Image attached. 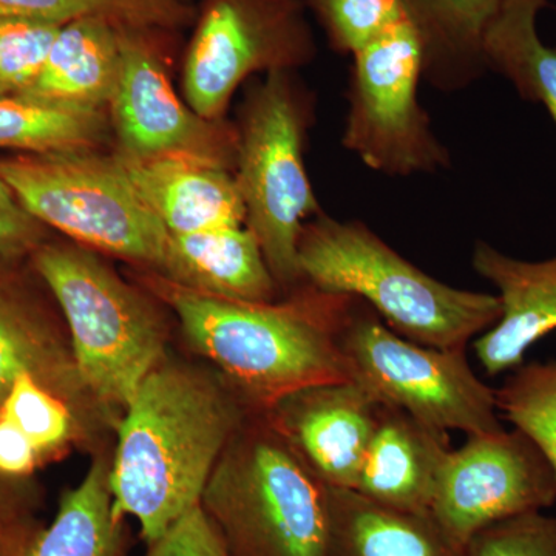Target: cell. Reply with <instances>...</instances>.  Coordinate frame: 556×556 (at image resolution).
Masks as SVG:
<instances>
[{
	"label": "cell",
	"mask_w": 556,
	"mask_h": 556,
	"mask_svg": "<svg viewBox=\"0 0 556 556\" xmlns=\"http://www.w3.org/2000/svg\"><path fill=\"white\" fill-rule=\"evenodd\" d=\"M299 266L306 283L361 299L391 331L419 345L467 348L503 313L497 295L464 291L428 276L357 219L320 214L306 223Z\"/></svg>",
	"instance_id": "cell-3"
},
{
	"label": "cell",
	"mask_w": 556,
	"mask_h": 556,
	"mask_svg": "<svg viewBox=\"0 0 556 556\" xmlns=\"http://www.w3.org/2000/svg\"><path fill=\"white\" fill-rule=\"evenodd\" d=\"M339 346L350 379L380 404L447 433L457 430L473 437L504 430L495 388L475 375L467 348L441 350L401 338L356 298Z\"/></svg>",
	"instance_id": "cell-8"
},
{
	"label": "cell",
	"mask_w": 556,
	"mask_h": 556,
	"mask_svg": "<svg viewBox=\"0 0 556 556\" xmlns=\"http://www.w3.org/2000/svg\"><path fill=\"white\" fill-rule=\"evenodd\" d=\"M38 496L27 478L0 475V540L30 543L42 527L35 519Z\"/></svg>",
	"instance_id": "cell-33"
},
{
	"label": "cell",
	"mask_w": 556,
	"mask_h": 556,
	"mask_svg": "<svg viewBox=\"0 0 556 556\" xmlns=\"http://www.w3.org/2000/svg\"><path fill=\"white\" fill-rule=\"evenodd\" d=\"M471 265L500 291V320L473 343L486 375L497 376L522 365L529 348L556 329V255L526 262L479 240Z\"/></svg>",
	"instance_id": "cell-15"
},
{
	"label": "cell",
	"mask_w": 556,
	"mask_h": 556,
	"mask_svg": "<svg viewBox=\"0 0 556 556\" xmlns=\"http://www.w3.org/2000/svg\"><path fill=\"white\" fill-rule=\"evenodd\" d=\"M43 457L30 439L0 417V475L10 478H28Z\"/></svg>",
	"instance_id": "cell-34"
},
{
	"label": "cell",
	"mask_w": 556,
	"mask_h": 556,
	"mask_svg": "<svg viewBox=\"0 0 556 556\" xmlns=\"http://www.w3.org/2000/svg\"><path fill=\"white\" fill-rule=\"evenodd\" d=\"M308 110L289 70H273L252 90L239 130L233 177L247 208L244 225L285 291L305 283L300 236L321 214L303 161Z\"/></svg>",
	"instance_id": "cell-6"
},
{
	"label": "cell",
	"mask_w": 556,
	"mask_h": 556,
	"mask_svg": "<svg viewBox=\"0 0 556 556\" xmlns=\"http://www.w3.org/2000/svg\"><path fill=\"white\" fill-rule=\"evenodd\" d=\"M142 556H229V552L200 504L159 540L148 544V552Z\"/></svg>",
	"instance_id": "cell-31"
},
{
	"label": "cell",
	"mask_w": 556,
	"mask_h": 556,
	"mask_svg": "<svg viewBox=\"0 0 556 556\" xmlns=\"http://www.w3.org/2000/svg\"><path fill=\"white\" fill-rule=\"evenodd\" d=\"M43 243V225L17 199L0 177V258L30 257Z\"/></svg>",
	"instance_id": "cell-32"
},
{
	"label": "cell",
	"mask_w": 556,
	"mask_h": 556,
	"mask_svg": "<svg viewBox=\"0 0 556 556\" xmlns=\"http://www.w3.org/2000/svg\"><path fill=\"white\" fill-rule=\"evenodd\" d=\"M159 274L179 287L233 302H277L280 289L247 225L170 233Z\"/></svg>",
	"instance_id": "cell-18"
},
{
	"label": "cell",
	"mask_w": 556,
	"mask_h": 556,
	"mask_svg": "<svg viewBox=\"0 0 556 556\" xmlns=\"http://www.w3.org/2000/svg\"><path fill=\"white\" fill-rule=\"evenodd\" d=\"M30 543H21V541L0 540V556H25Z\"/></svg>",
	"instance_id": "cell-35"
},
{
	"label": "cell",
	"mask_w": 556,
	"mask_h": 556,
	"mask_svg": "<svg viewBox=\"0 0 556 556\" xmlns=\"http://www.w3.org/2000/svg\"><path fill=\"white\" fill-rule=\"evenodd\" d=\"M119 25L84 17L62 25L42 68L17 97L83 112H102L121 76Z\"/></svg>",
	"instance_id": "cell-19"
},
{
	"label": "cell",
	"mask_w": 556,
	"mask_h": 556,
	"mask_svg": "<svg viewBox=\"0 0 556 556\" xmlns=\"http://www.w3.org/2000/svg\"><path fill=\"white\" fill-rule=\"evenodd\" d=\"M546 0H503L482 38L485 67L510 80L521 98L546 108L556 127V47L538 33Z\"/></svg>",
	"instance_id": "cell-23"
},
{
	"label": "cell",
	"mask_w": 556,
	"mask_h": 556,
	"mask_svg": "<svg viewBox=\"0 0 556 556\" xmlns=\"http://www.w3.org/2000/svg\"><path fill=\"white\" fill-rule=\"evenodd\" d=\"M342 144L388 177L437 174L452 163L417 98L424 43L409 20L353 54Z\"/></svg>",
	"instance_id": "cell-9"
},
{
	"label": "cell",
	"mask_w": 556,
	"mask_h": 556,
	"mask_svg": "<svg viewBox=\"0 0 556 556\" xmlns=\"http://www.w3.org/2000/svg\"><path fill=\"white\" fill-rule=\"evenodd\" d=\"M0 177L25 208L70 239L160 273L170 233L131 186L115 155L93 149L21 153Z\"/></svg>",
	"instance_id": "cell-7"
},
{
	"label": "cell",
	"mask_w": 556,
	"mask_h": 556,
	"mask_svg": "<svg viewBox=\"0 0 556 556\" xmlns=\"http://www.w3.org/2000/svg\"><path fill=\"white\" fill-rule=\"evenodd\" d=\"M201 507L229 556H329L331 489L265 409L249 413L212 471Z\"/></svg>",
	"instance_id": "cell-4"
},
{
	"label": "cell",
	"mask_w": 556,
	"mask_h": 556,
	"mask_svg": "<svg viewBox=\"0 0 556 556\" xmlns=\"http://www.w3.org/2000/svg\"><path fill=\"white\" fill-rule=\"evenodd\" d=\"M424 43V78L439 90L471 86L484 72L482 38L503 0H401Z\"/></svg>",
	"instance_id": "cell-21"
},
{
	"label": "cell",
	"mask_w": 556,
	"mask_h": 556,
	"mask_svg": "<svg viewBox=\"0 0 556 556\" xmlns=\"http://www.w3.org/2000/svg\"><path fill=\"white\" fill-rule=\"evenodd\" d=\"M496 409L541 450L556 475V361L511 369L495 388Z\"/></svg>",
	"instance_id": "cell-26"
},
{
	"label": "cell",
	"mask_w": 556,
	"mask_h": 556,
	"mask_svg": "<svg viewBox=\"0 0 556 556\" xmlns=\"http://www.w3.org/2000/svg\"><path fill=\"white\" fill-rule=\"evenodd\" d=\"M382 404L346 382L300 388L265 409L288 444L329 489L354 490Z\"/></svg>",
	"instance_id": "cell-13"
},
{
	"label": "cell",
	"mask_w": 556,
	"mask_h": 556,
	"mask_svg": "<svg viewBox=\"0 0 556 556\" xmlns=\"http://www.w3.org/2000/svg\"><path fill=\"white\" fill-rule=\"evenodd\" d=\"M0 417L20 428L42 457L67 445L80 427L72 408L28 375L14 380L0 402Z\"/></svg>",
	"instance_id": "cell-27"
},
{
	"label": "cell",
	"mask_w": 556,
	"mask_h": 556,
	"mask_svg": "<svg viewBox=\"0 0 556 556\" xmlns=\"http://www.w3.org/2000/svg\"><path fill=\"white\" fill-rule=\"evenodd\" d=\"M228 380L163 362L118 420L110 463L113 507L135 518L146 544L199 507L219 457L254 412Z\"/></svg>",
	"instance_id": "cell-1"
},
{
	"label": "cell",
	"mask_w": 556,
	"mask_h": 556,
	"mask_svg": "<svg viewBox=\"0 0 556 556\" xmlns=\"http://www.w3.org/2000/svg\"><path fill=\"white\" fill-rule=\"evenodd\" d=\"M314 51L302 0H206L186 54V101L217 121L249 75L299 67Z\"/></svg>",
	"instance_id": "cell-10"
},
{
	"label": "cell",
	"mask_w": 556,
	"mask_h": 556,
	"mask_svg": "<svg viewBox=\"0 0 556 556\" xmlns=\"http://www.w3.org/2000/svg\"><path fill=\"white\" fill-rule=\"evenodd\" d=\"M102 112H83L27 100L0 97V149L22 153L94 149L104 138Z\"/></svg>",
	"instance_id": "cell-24"
},
{
	"label": "cell",
	"mask_w": 556,
	"mask_h": 556,
	"mask_svg": "<svg viewBox=\"0 0 556 556\" xmlns=\"http://www.w3.org/2000/svg\"><path fill=\"white\" fill-rule=\"evenodd\" d=\"M153 285L177 314L190 345L211 358L254 408L268 409L300 388L351 380L339 346L351 295L305 281L285 302L244 303L163 277Z\"/></svg>",
	"instance_id": "cell-2"
},
{
	"label": "cell",
	"mask_w": 556,
	"mask_h": 556,
	"mask_svg": "<svg viewBox=\"0 0 556 556\" xmlns=\"http://www.w3.org/2000/svg\"><path fill=\"white\" fill-rule=\"evenodd\" d=\"M556 503V475L522 431L473 434L450 450L439 471L431 517L456 543L504 519Z\"/></svg>",
	"instance_id": "cell-11"
},
{
	"label": "cell",
	"mask_w": 556,
	"mask_h": 556,
	"mask_svg": "<svg viewBox=\"0 0 556 556\" xmlns=\"http://www.w3.org/2000/svg\"><path fill=\"white\" fill-rule=\"evenodd\" d=\"M329 556H468L431 515L379 506L354 490L331 489Z\"/></svg>",
	"instance_id": "cell-20"
},
{
	"label": "cell",
	"mask_w": 556,
	"mask_h": 556,
	"mask_svg": "<svg viewBox=\"0 0 556 556\" xmlns=\"http://www.w3.org/2000/svg\"><path fill=\"white\" fill-rule=\"evenodd\" d=\"M150 28L119 25L121 76L113 100V129L119 155L134 160L189 159L236 169L239 131L204 119L179 100Z\"/></svg>",
	"instance_id": "cell-12"
},
{
	"label": "cell",
	"mask_w": 556,
	"mask_h": 556,
	"mask_svg": "<svg viewBox=\"0 0 556 556\" xmlns=\"http://www.w3.org/2000/svg\"><path fill=\"white\" fill-rule=\"evenodd\" d=\"M20 260L0 258V402L22 375L62 399L83 426L100 408L76 369L70 339L21 277ZM104 417V416H102Z\"/></svg>",
	"instance_id": "cell-14"
},
{
	"label": "cell",
	"mask_w": 556,
	"mask_h": 556,
	"mask_svg": "<svg viewBox=\"0 0 556 556\" xmlns=\"http://www.w3.org/2000/svg\"><path fill=\"white\" fill-rule=\"evenodd\" d=\"M61 25L0 17V97L20 94L36 79Z\"/></svg>",
	"instance_id": "cell-29"
},
{
	"label": "cell",
	"mask_w": 556,
	"mask_h": 556,
	"mask_svg": "<svg viewBox=\"0 0 556 556\" xmlns=\"http://www.w3.org/2000/svg\"><path fill=\"white\" fill-rule=\"evenodd\" d=\"M450 450L447 431L382 405L354 492L393 510L431 515L439 471Z\"/></svg>",
	"instance_id": "cell-16"
},
{
	"label": "cell",
	"mask_w": 556,
	"mask_h": 556,
	"mask_svg": "<svg viewBox=\"0 0 556 556\" xmlns=\"http://www.w3.org/2000/svg\"><path fill=\"white\" fill-rule=\"evenodd\" d=\"M185 0H0V17L65 25L84 17H105L135 28H175L192 20Z\"/></svg>",
	"instance_id": "cell-25"
},
{
	"label": "cell",
	"mask_w": 556,
	"mask_h": 556,
	"mask_svg": "<svg viewBox=\"0 0 556 556\" xmlns=\"http://www.w3.org/2000/svg\"><path fill=\"white\" fill-rule=\"evenodd\" d=\"M115 156L138 195L172 236L247 223V208L230 169L189 159Z\"/></svg>",
	"instance_id": "cell-17"
},
{
	"label": "cell",
	"mask_w": 556,
	"mask_h": 556,
	"mask_svg": "<svg viewBox=\"0 0 556 556\" xmlns=\"http://www.w3.org/2000/svg\"><path fill=\"white\" fill-rule=\"evenodd\" d=\"M30 260L62 311L87 393L105 419L119 420L166 356L159 311L89 249L43 241Z\"/></svg>",
	"instance_id": "cell-5"
},
{
	"label": "cell",
	"mask_w": 556,
	"mask_h": 556,
	"mask_svg": "<svg viewBox=\"0 0 556 556\" xmlns=\"http://www.w3.org/2000/svg\"><path fill=\"white\" fill-rule=\"evenodd\" d=\"M340 53H357L399 22L408 20L401 0H308Z\"/></svg>",
	"instance_id": "cell-28"
},
{
	"label": "cell",
	"mask_w": 556,
	"mask_h": 556,
	"mask_svg": "<svg viewBox=\"0 0 556 556\" xmlns=\"http://www.w3.org/2000/svg\"><path fill=\"white\" fill-rule=\"evenodd\" d=\"M110 463L98 457L89 473L61 497L56 517L33 538L25 556H127L126 518L116 515Z\"/></svg>",
	"instance_id": "cell-22"
},
{
	"label": "cell",
	"mask_w": 556,
	"mask_h": 556,
	"mask_svg": "<svg viewBox=\"0 0 556 556\" xmlns=\"http://www.w3.org/2000/svg\"><path fill=\"white\" fill-rule=\"evenodd\" d=\"M468 556H556V517L530 511L485 527L467 543Z\"/></svg>",
	"instance_id": "cell-30"
}]
</instances>
